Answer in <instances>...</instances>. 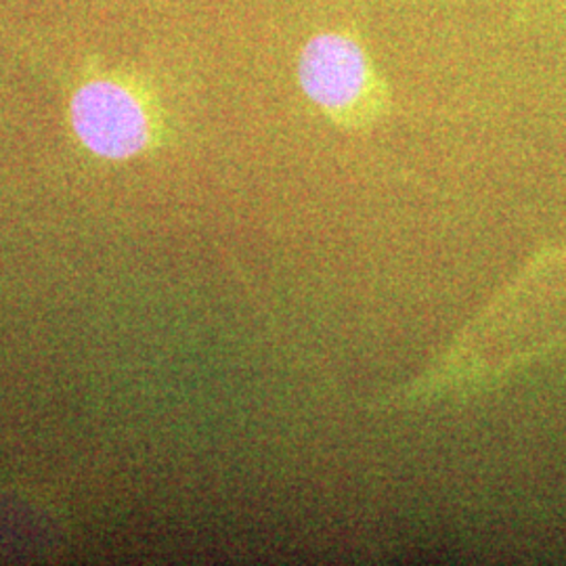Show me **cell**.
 I'll return each mask as SVG.
<instances>
[{
	"mask_svg": "<svg viewBox=\"0 0 566 566\" xmlns=\"http://www.w3.org/2000/svg\"><path fill=\"white\" fill-rule=\"evenodd\" d=\"M296 76L304 97L343 130H367L390 112V86L355 30L313 34L298 53Z\"/></svg>",
	"mask_w": 566,
	"mask_h": 566,
	"instance_id": "obj_1",
	"label": "cell"
},
{
	"mask_svg": "<svg viewBox=\"0 0 566 566\" xmlns=\"http://www.w3.org/2000/svg\"><path fill=\"white\" fill-rule=\"evenodd\" d=\"M72 130L103 160H130L158 139V118L133 82L97 76L82 82L70 102Z\"/></svg>",
	"mask_w": 566,
	"mask_h": 566,
	"instance_id": "obj_2",
	"label": "cell"
}]
</instances>
